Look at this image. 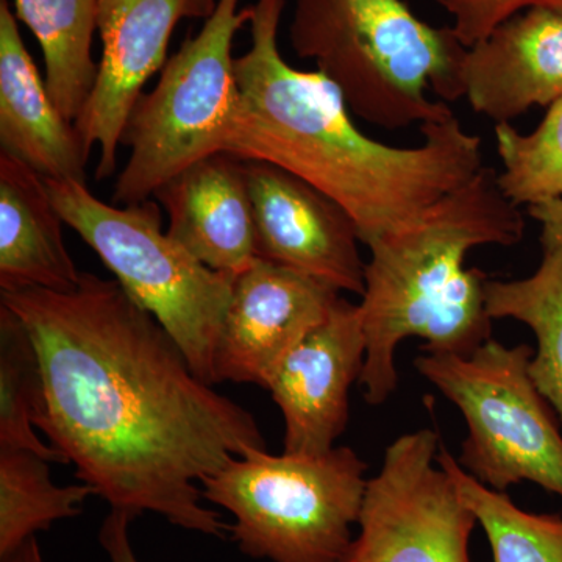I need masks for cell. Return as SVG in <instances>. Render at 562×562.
Returning <instances> with one entry per match:
<instances>
[{
	"mask_svg": "<svg viewBox=\"0 0 562 562\" xmlns=\"http://www.w3.org/2000/svg\"><path fill=\"white\" fill-rule=\"evenodd\" d=\"M38 351L46 408L38 430L114 512L154 513L225 538L202 483L266 449L254 414L192 371L176 339L116 280L81 272L76 290L0 291Z\"/></svg>",
	"mask_w": 562,
	"mask_h": 562,
	"instance_id": "cell-1",
	"label": "cell"
},
{
	"mask_svg": "<svg viewBox=\"0 0 562 562\" xmlns=\"http://www.w3.org/2000/svg\"><path fill=\"white\" fill-rule=\"evenodd\" d=\"M250 7L251 44L235 58L239 99L224 151L271 162L324 192L353 217L364 246L409 227L482 171V138L453 113L422 124L419 146H390L362 133L327 77L281 57L286 0Z\"/></svg>",
	"mask_w": 562,
	"mask_h": 562,
	"instance_id": "cell-2",
	"label": "cell"
},
{
	"mask_svg": "<svg viewBox=\"0 0 562 562\" xmlns=\"http://www.w3.org/2000/svg\"><path fill=\"white\" fill-rule=\"evenodd\" d=\"M524 235L520 206L505 198L497 172L484 166L409 227L366 244L371 258L358 303L366 402L383 405L397 391L395 355L405 339H422L427 353L469 355L492 338L487 277L465 269V255L482 246H516Z\"/></svg>",
	"mask_w": 562,
	"mask_h": 562,
	"instance_id": "cell-3",
	"label": "cell"
},
{
	"mask_svg": "<svg viewBox=\"0 0 562 562\" xmlns=\"http://www.w3.org/2000/svg\"><path fill=\"white\" fill-rule=\"evenodd\" d=\"M295 55L316 63L355 116L386 131L442 120L461 99L465 47L422 21L405 0H295Z\"/></svg>",
	"mask_w": 562,
	"mask_h": 562,
	"instance_id": "cell-4",
	"label": "cell"
},
{
	"mask_svg": "<svg viewBox=\"0 0 562 562\" xmlns=\"http://www.w3.org/2000/svg\"><path fill=\"white\" fill-rule=\"evenodd\" d=\"M58 213L95 251L122 290L176 339L192 371L217 384L216 350L235 276L216 272L162 232L157 202L114 205L87 183L46 179Z\"/></svg>",
	"mask_w": 562,
	"mask_h": 562,
	"instance_id": "cell-5",
	"label": "cell"
},
{
	"mask_svg": "<svg viewBox=\"0 0 562 562\" xmlns=\"http://www.w3.org/2000/svg\"><path fill=\"white\" fill-rule=\"evenodd\" d=\"M368 464L350 447L322 454L249 449L201 483L235 517L232 541L272 562H342L360 519Z\"/></svg>",
	"mask_w": 562,
	"mask_h": 562,
	"instance_id": "cell-6",
	"label": "cell"
},
{
	"mask_svg": "<svg viewBox=\"0 0 562 562\" xmlns=\"http://www.w3.org/2000/svg\"><path fill=\"white\" fill-rule=\"evenodd\" d=\"M250 18V5L217 0L201 32L162 66L157 87L139 95L122 135L131 155L114 184V205L149 201L166 181L224 151L239 99L233 41Z\"/></svg>",
	"mask_w": 562,
	"mask_h": 562,
	"instance_id": "cell-7",
	"label": "cell"
},
{
	"mask_svg": "<svg viewBox=\"0 0 562 562\" xmlns=\"http://www.w3.org/2000/svg\"><path fill=\"white\" fill-rule=\"evenodd\" d=\"M532 355L491 338L469 355L425 351L414 366L464 417L457 460L472 479L498 492L530 482L562 498V436L532 382Z\"/></svg>",
	"mask_w": 562,
	"mask_h": 562,
	"instance_id": "cell-8",
	"label": "cell"
},
{
	"mask_svg": "<svg viewBox=\"0 0 562 562\" xmlns=\"http://www.w3.org/2000/svg\"><path fill=\"white\" fill-rule=\"evenodd\" d=\"M439 432H406L368 480L358 535L342 562H472L479 520L438 462Z\"/></svg>",
	"mask_w": 562,
	"mask_h": 562,
	"instance_id": "cell-9",
	"label": "cell"
},
{
	"mask_svg": "<svg viewBox=\"0 0 562 562\" xmlns=\"http://www.w3.org/2000/svg\"><path fill=\"white\" fill-rule=\"evenodd\" d=\"M216 7L217 0H99L98 80L74 122L87 154L99 149L95 179L116 173L125 122L147 81L168 61L179 22L209 20Z\"/></svg>",
	"mask_w": 562,
	"mask_h": 562,
	"instance_id": "cell-10",
	"label": "cell"
},
{
	"mask_svg": "<svg viewBox=\"0 0 562 562\" xmlns=\"http://www.w3.org/2000/svg\"><path fill=\"white\" fill-rule=\"evenodd\" d=\"M257 257L362 295L366 262L353 217L338 202L271 162L246 161Z\"/></svg>",
	"mask_w": 562,
	"mask_h": 562,
	"instance_id": "cell-11",
	"label": "cell"
},
{
	"mask_svg": "<svg viewBox=\"0 0 562 562\" xmlns=\"http://www.w3.org/2000/svg\"><path fill=\"white\" fill-rule=\"evenodd\" d=\"M339 297L314 277L257 258L233 283L217 342V383L268 390L284 358L327 319Z\"/></svg>",
	"mask_w": 562,
	"mask_h": 562,
	"instance_id": "cell-12",
	"label": "cell"
},
{
	"mask_svg": "<svg viewBox=\"0 0 562 562\" xmlns=\"http://www.w3.org/2000/svg\"><path fill=\"white\" fill-rule=\"evenodd\" d=\"M366 335L360 305L339 297L327 319L290 351L268 391L284 422V453L322 454L349 424V394L360 383Z\"/></svg>",
	"mask_w": 562,
	"mask_h": 562,
	"instance_id": "cell-13",
	"label": "cell"
},
{
	"mask_svg": "<svg viewBox=\"0 0 562 562\" xmlns=\"http://www.w3.org/2000/svg\"><path fill=\"white\" fill-rule=\"evenodd\" d=\"M461 99L495 124L562 98V11L525 10L465 47L458 65Z\"/></svg>",
	"mask_w": 562,
	"mask_h": 562,
	"instance_id": "cell-14",
	"label": "cell"
},
{
	"mask_svg": "<svg viewBox=\"0 0 562 562\" xmlns=\"http://www.w3.org/2000/svg\"><path fill=\"white\" fill-rule=\"evenodd\" d=\"M168 211V233L216 272L238 276L257 260L246 161L221 151L166 181L154 198Z\"/></svg>",
	"mask_w": 562,
	"mask_h": 562,
	"instance_id": "cell-15",
	"label": "cell"
},
{
	"mask_svg": "<svg viewBox=\"0 0 562 562\" xmlns=\"http://www.w3.org/2000/svg\"><path fill=\"white\" fill-rule=\"evenodd\" d=\"M0 147L44 179L87 183L90 155L52 101L9 0H0Z\"/></svg>",
	"mask_w": 562,
	"mask_h": 562,
	"instance_id": "cell-16",
	"label": "cell"
},
{
	"mask_svg": "<svg viewBox=\"0 0 562 562\" xmlns=\"http://www.w3.org/2000/svg\"><path fill=\"white\" fill-rule=\"evenodd\" d=\"M63 224L46 179L0 150V291L76 290L81 272Z\"/></svg>",
	"mask_w": 562,
	"mask_h": 562,
	"instance_id": "cell-17",
	"label": "cell"
},
{
	"mask_svg": "<svg viewBox=\"0 0 562 562\" xmlns=\"http://www.w3.org/2000/svg\"><path fill=\"white\" fill-rule=\"evenodd\" d=\"M99 0H14V16L31 29L44 58L47 91L63 116L76 122L98 80L92 58Z\"/></svg>",
	"mask_w": 562,
	"mask_h": 562,
	"instance_id": "cell-18",
	"label": "cell"
},
{
	"mask_svg": "<svg viewBox=\"0 0 562 562\" xmlns=\"http://www.w3.org/2000/svg\"><path fill=\"white\" fill-rule=\"evenodd\" d=\"M486 308L494 319L522 322L535 333L530 375L562 422V247L542 249L527 279L487 280Z\"/></svg>",
	"mask_w": 562,
	"mask_h": 562,
	"instance_id": "cell-19",
	"label": "cell"
},
{
	"mask_svg": "<svg viewBox=\"0 0 562 562\" xmlns=\"http://www.w3.org/2000/svg\"><path fill=\"white\" fill-rule=\"evenodd\" d=\"M91 495L88 484H54L49 461L41 454L0 447V558L57 520L79 516Z\"/></svg>",
	"mask_w": 562,
	"mask_h": 562,
	"instance_id": "cell-20",
	"label": "cell"
},
{
	"mask_svg": "<svg viewBox=\"0 0 562 562\" xmlns=\"http://www.w3.org/2000/svg\"><path fill=\"white\" fill-rule=\"evenodd\" d=\"M438 462L475 514L490 542L492 562H562L561 516L519 508L506 492L472 479L447 447L439 449Z\"/></svg>",
	"mask_w": 562,
	"mask_h": 562,
	"instance_id": "cell-21",
	"label": "cell"
},
{
	"mask_svg": "<svg viewBox=\"0 0 562 562\" xmlns=\"http://www.w3.org/2000/svg\"><path fill=\"white\" fill-rule=\"evenodd\" d=\"M43 371L31 333L0 305V447L31 450L49 462L65 460L36 435L44 416Z\"/></svg>",
	"mask_w": 562,
	"mask_h": 562,
	"instance_id": "cell-22",
	"label": "cell"
},
{
	"mask_svg": "<svg viewBox=\"0 0 562 562\" xmlns=\"http://www.w3.org/2000/svg\"><path fill=\"white\" fill-rule=\"evenodd\" d=\"M502 160L497 183L516 206L546 205L562 199V98L549 106L539 127L522 135L512 122L495 124Z\"/></svg>",
	"mask_w": 562,
	"mask_h": 562,
	"instance_id": "cell-23",
	"label": "cell"
},
{
	"mask_svg": "<svg viewBox=\"0 0 562 562\" xmlns=\"http://www.w3.org/2000/svg\"><path fill=\"white\" fill-rule=\"evenodd\" d=\"M452 16L454 38L471 47L502 22L530 9L562 11V0H435Z\"/></svg>",
	"mask_w": 562,
	"mask_h": 562,
	"instance_id": "cell-24",
	"label": "cell"
},
{
	"mask_svg": "<svg viewBox=\"0 0 562 562\" xmlns=\"http://www.w3.org/2000/svg\"><path fill=\"white\" fill-rule=\"evenodd\" d=\"M133 517L127 513L111 509L99 531V542L109 554L110 562H140L133 550L131 524Z\"/></svg>",
	"mask_w": 562,
	"mask_h": 562,
	"instance_id": "cell-25",
	"label": "cell"
},
{
	"mask_svg": "<svg viewBox=\"0 0 562 562\" xmlns=\"http://www.w3.org/2000/svg\"><path fill=\"white\" fill-rule=\"evenodd\" d=\"M532 220L542 225V249L562 247V199L528 209Z\"/></svg>",
	"mask_w": 562,
	"mask_h": 562,
	"instance_id": "cell-26",
	"label": "cell"
},
{
	"mask_svg": "<svg viewBox=\"0 0 562 562\" xmlns=\"http://www.w3.org/2000/svg\"><path fill=\"white\" fill-rule=\"evenodd\" d=\"M0 562H46L41 553L40 543L36 536L21 543L13 552L0 558Z\"/></svg>",
	"mask_w": 562,
	"mask_h": 562,
	"instance_id": "cell-27",
	"label": "cell"
}]
</instances>
